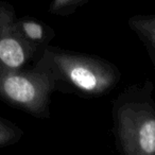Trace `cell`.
<instances>
[{
	"instance_id": "1",
	"label": "cell",
	"mask_w": 155,
	"mask_h": 155,
	"mask_svg": "<svg viewBox=\"0 0 155 155\" xmlns=\"http://www.w3.org/2000/svg\"><path fill=\"white\" fill-rule=\"evenodd\" d=\"M34 64L49 73L58 91L85 98L110 93L121 78L119 69L104 58L50 46L41 49Z\"/></svg>"
},
{
	"instance_id": "2",
	"label": "cell",
	"mask_w": 155,
	"mask_h": 155,
	"mask_svg": "<svg viewBox=\"0 0 155 155\" xmlns=\"http://www.w3.org/2000/svg\"><path fill=\"white\" fill-rule=\"evenodd\" d=\"M153 83L129 86L113 101V133L123 155H155Z\"/></svg>"
},
{
	"instance_id": "3",
	"label": "cell",
	"mask_w": 155,
	"mask_h": 155,
	"mask_svg": "<svg viewBox=\"0 0 155 155\" xmlns=\"http://www.w3.org/2000/svg\"><path fill=\"white\" fill-rule=\"evenodd\" d=\"M53 91H58L54 81L37 65L15 70L0 65V98L10 105L37 118H48Z\"/></svg>"
},
{
	"instance_id": "4",
	"label": "cell",
	"mask_w": 155,
	"mask_h": 155,
	"mask_svg": "<svg viewBox=\"0 0 155 155\" xmlns=\"http://www.w3.org/2000/svg\"><path fill=\"white\" fill-rule=\"evenodd\" d=\"M38 50L20 34L13 8L0 2V65L8 69H21Z\"/></svg>"
},
{
	"instance_id": "5",
	"label": "cell",
	"mask_w": 155,
	"mask_h": 155,
	"mask_svg": "<svg viewBox=\"0 0 155 155\" xmlns=\"http://www.w3.org/2000/svg\"><path fill=\"white\" fill-rule=\"evenodd\" d=\"M17 28L27 41L38 48L46 47L54 37V31L50 27L34 18H17Z\"/></svg>"
},
{
	"instance_id": "6",
	"label": "cell",
	"mask_w": 155,
	"mask_h": 155,
	"mask_svg": "<svg viewBox=\"0 0 155 155\" xmlns=\"http://www.w3.org/2000/svg\"><path fill=\"white\" fill-rule=\"evenodd\" d=\"M127 24L140 41L148 47H155V14L132 16Z\"/></svg>"
},
{
	"instance_id": "7",
	"label": "cell",
	"mask_w": 155,
	"mask_h": 155,
	"mask_svg": "<svg viewBox=\"0 0 155 155\" xmlns=\"http://www.w3.org/2000/svg\"><path fill=\"white\" fill-rule=\"evenodd\" d=\"M24 132L13 122L0 117V148L11 146L19 141Z\"/></svg>"
},
{
	"instance_id": "8",
	"label": "cell",
	"mask_w": 155,
	"mask_h": 155,
	"mask_svg": "<svg viewBox=\"0 0 155 155\" xmlns=\"http://www.w3.org/2000/svg\"><path fill=\"white\" fill-rule=\"evenodd\" d=\"M88 0H51L49 12L53 15L67 16L74 13Z\"/></svg>"
},
{
	"instance_id": "9",
	"label": "cell",
	"mask_w": 155,
	"mask_h": 155,
	"mask_svg": "<svg viewBox=\"0 0 155 155\" xmlns=\"http://www.w3.org/2000/svg\"><path fill=\"white\" fill-rule=\"evenodd\" d=\"M149 51H150V55H151V58H152L153 64H154V67H155V52L151 51V50H149Z\"/></svg>"
},
{
	"instance_id": "10",
	"label": "cell",
	"mask_w": 155,
	"mask_h": 155,
	"mask_svg": "<svg viewBox=\"0 0 155 155\" xmlns=\"http://www.w3.org/2000/svg\"><path fill=\"white\" fill-rule=\"evenodd\" d=\"M148 48H149V50H151V51L155 52V47H148Z\"/></svg>"
}]
</instances>
